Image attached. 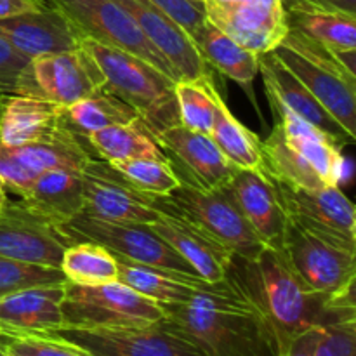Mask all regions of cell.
<instances>
[{
    "mask_svg": "<svg viewBox=\"0 0 356 356\" xmlns=\"http://www.w3.org/2000/svg\"><path fill=\"white\" fill-rule=\"evenodd\" d=\"M45 6H47L45 0H0V19L30 13V10H38Z\"/></svg>",
    "mask_w": 356,
    "mask_h": 356,
    "instance_id": "obj_43",
    "label": "cell"
},
{
    "mask_svg": "<svg viewBox=\"0 0 356 356\" xmlns=\"http://www.w3.org/2000/svg\"><path fill=\"white\" fill-rule=\"evenodd\" d=\"M65 117L70 125L83 138L90 132L110 127V125L131 124V122L139 120V115L136 113L134 108L124 103L106 87L65 108Z\"/></svg>",
    "mask_w": 356,
    "mask_h": 356,
    "instance_id": "obj_33",
    "label": "cell"
},
{
    "mask_svg": "<svg viewBox=\"0 0 356 356\" xmlns=\"http://www.w3.org/2000/svg\"><path fill=\"white\" fill-rule=\"evenodd\" d=\"M259 73L271 104L287 108L299 118L325 132L336 145H353L355 139L337 124L336 118L315 99L312 92L275 58L273 52L259 54Z\"/></svg>",
    "mask_w": 356,
    "mask_h": 356,
    "instance_id": "obj_21",
    "label": "cell"
},
{
    "mask_svg": "<svg viewBox=\"0 0 356 356\" xmlns=\"http://www.w3.org/2000/svg\"><path fill=\"white\" fill-rule=\"evenodd\" d=\"M134 19L141 33L163 56L174 80L207 75L209 66L202 61L186 31L149 0H115Z\"/></svg>",
    "mask_w": 356,
    "mask_h": 356,
    "instance_id": "obj_17",
    "label": "cell"
},
{
    "mask_svg": "<svg viewBox=\"0 0 356 356\" xmlns=\"http://www.w3.org/2000/svg\"><path fill=\"white\" fill-rule=\"evenodd\" d=\"M216 86L211 73L197 79H181L174 82L179 124L191 131L211 134L216 110Z\"/></svg>",
    "mask_w": 356,
    "mask_h": 356,
    "instance_id": "obj_35",
    "label": "cell"
},
{
    "mask_svg": "<svg viewBox=\"0 0 356 356\" xmlns=\"http://www.w3.org/2000/svg\"><path fill=\"white\" fill-rule=\"evenodd\" d=\"M10 149L24 165L37 174L44 170H70L82 174L94 160L92 153L87 149V139L70 125L66 117L49 138Z\"/></svg>",
    "mask_w": 356,
    "mask_h": 356,
    "instance_id": "obj_28",
    "label": "cell"
},
{
    "mask_svg": "<svg viewBox=\"0 0 356 356\" xmlns=\"http://www.w3.org/2000/svg\"><path fill=\"white\" fill-rule=\"evenodd\" d=\"M155 139L184 183L202 190H218L235 176L236 167L226 160L211 136L176 124L159 132Z\"/></svg>",
    "mask_w": 356,
    "mask_h": 356,
    "instance_id": "obj_16",
    "label": "cell"
},
{
    "mask_svg": "<svg viewBox=\"0 0 356 356\" xmlns=\"http://www.w3.org/2000/svg\"><path fill=\"white\" fill-rule=\"evenodd\" d=\"M0 191H6V186H3L2 181H0Z\"/></svg>",
    "mask_w": 356,
    "mask_h": 356,
    "instance_id": "obj_47",
    "label": "cell"
},
{
    "mask_svg": "<svg viewBox=\"0 0 356 356\" xmlns=\"http://www.w3.org/2000/svg\"><path fill=\"white\" fill-rule=\"evenodd\" d=\"M59 270L66 282L76 285H103L118 280L117 257L96 242H75L63 252Z\"/></svg>",
    "mask_w": 356,
    "mask_h": 356,
    "instance_id": "obj_34",
    "label": "cell"
},
{
    "mask_svg": "<svg viewBox=\"0 0 356 356\" xmlns=\"http://www.w3.org/2000/svg\"><path fill=\"white\" fill-rule=\"evenodd\" d=\"M271 52L356 139V73L336 52L291 28Z\"/></svg>",
    "mask_w": 356,
    "mask_h": 356,
    "instance_id": "obj_4",
    "label": "cell"
},
{
    "mask_svg": "<svg viewBox=\"0 0 356 356\" xmlns=\"http://www.w3.org/2000/svg\"><path fill=\"white\" fill-rule=\"evenodd\" d=\"M58 7L79 30L82 38L120 49L145 59L174 80L163 56L141 33L138 24L115 0H45ZM176 82V80H174Z\"/></svg>",
    "mask_w": 356,
    "mask_h": 356,
    "instance_id": "obj_9",
    "label": "cell"
},
{
    "mask_svg": "<svg viewBox=\"0 0 356 356\" xmlns=\"http://www.w3.org/2000/svg\"><path fill=\"white\" fill-rule=\"evenodd\" d=\"M205 17L256 54L280 44L289 26L284 0H202Z\"/></svg>",
    "mask_w": 356,
    "mask_h": 356,
    "instance_id": "obj_13",
    "label": "cell"
},
{
    "mask_svg": "<svg viewBox=\"0 0 356 356\" xmlns=\"http://www.w3.org/2000/svg\"><path fill=\"white\" fill-rule=\"evenodd\" d=\"M278 115L284 138L309 165L313 167L320 179L327 186H339L344 169V156L341 146L336 145L325 132L318 131L312 124L305 122L289 111L287 108L271 104Z\"/></svg>",
    "mask_w": 356,
    "mask_h": 356,
    "instance_id": "obj_26",
    "label": "cell"
},
{
    "mask_svg": "<svg viewBox=\"0 0 356 356\" xmlns=\"http://www.w3.org/2000/svg\"><path fill=\"white\" fill-rule=\"evenodd\" d=\"M131 186L149 198H162L181 184L167 159H132L110 163Z\"/></svg>",
    "mask_w": 356,
    "mask_h": 356,
    "instance_id": "obj_36",
    "label": "cell"
},
{
    "mask_svg": "<svg viewBox=\"0 0 356 356\" xmlns=\"http://www.w3.org/2000/svg\"><path fill=\"white\" fill-rule=\"evenodd\" d=\"M117 257V256H115ZM118 282L129 285L145 298L159 302L160 306L186 305L197 292H214L226 285V280L209 284L198 277H191L177 271L159 270L134 261L117 257Z\"/></svg>",
    "mask_w": 356,
    "mask_h": 356,
    "instance_id": "obj_24",
    "label": "cell"
},
{
    "mask_svg": "<svg viewBox=\"0 0 356 356\" xmlns=\"http://www.w3.org/2000/svg\"><path fill=\"white\" fill-rule=\"evenodd\" d=\"M61 229L73 242H96L122 259L198 277L193 268L149 225L104 221L80 212L72 221L61 226Z\"/></svg>",
    "mask_w": 356,
    "mask_h": 356,
    "instance_id": "obj_7",
    "label": "cell"
},
{
    "mask_svg": "<svg viewBox=\"0 0 356 356\" xmlns=\"http://www.w3.org/2000/svg\"><path fill=\"white\" fill-rule=\"evenodd\" d=\"M37 176V172H33L30 167L24 165L14 155L9 146L0 141V181L3 183V186L9 188L10 191L17 193L19 197H24Z\"/></svg>",
    "mask_w": 356,
    "mask_h": 356,
    "instance_id": "obj_39",
    "label": "cell"
},
{
    "mask_svg": "<svg viewBox=\"0 0 356 356\" xmlns=\"http://www.w3.org/2000/svg\"><path fill=\"white\" fill-rule=\"evenodd\" d=\"M190 38L205 65L250 90L254 79L259 73V54L240 45L207 19Z\"/></svg>",
    "mask_w": 356,
    "mask_h": 356,
    "instance_id": "obj_29",
    "label": "cell"
},
{
    "mask_svg": "<svg viewBox=\"0 0 356 356\" xmlns=\"http://www.w3.org/2000/svg\"><path fill=\"white\" fill-rule=\"evenodd\" d=\"M152 202L159 211L190 219L232 250L233 256L254 259L266 247L257 238L226 186L202 190L181 181L172 193L162 198H152Z\"/></svg>",
    "mask_w": 356,
    "mask_h": 356,
    "instance_id": "obj_5",
    "label": "cell"
},
{
    "mask_svg": "<svg viewBox=\"0 0 356 356\" xmlns=\"http://www.w3.org/2000/svg\"><path fill=\"white\" fill-rule=\"evenodd\" d=\"M263 170L273 179L296 188L316 190L327 186L313 167L285 141L280 125H275L271 134L261 141Z\"/></svg>",
    "mask_w": 356,
    "mask_h": 356,
    "instance_id": "obj_32",
    "label": "cell"
},
{
    "mask_svg": "<svg viewBox=\"0 0 356 356\" xmlns=\"http://www.w3.org/2000/svg\"><path fill=\"white\" fill-rule=\"evenodd\" d=\"M73 242L59 226L7 202L0 209V256L37 266L59 268L63 252Z\"/></svg>",
    "mask_w": 356,
    "mask_h": 356,
    "instance_id": "obj_14",
    "label": "cell"
},
{
    "mask_svg": "<svg viewBox=\"0 0 356 356\" xmlns=\"http://www.w3.org/2000/svg\"><path fill=\"white\" fill-rule=\"evenodd\" d=\"M282 252L294 273L320 294H334L356 282V252L308 232L289 218Z\"/></svg>",
    "mask_w": 356,
    "mask_h": 356,
    "instance_id": "obj_11",
    "label": "cell"
},
{
    "mask_svg": "<svg viewBox=\"0 0 356 356\" xmlns=\"http://www.w3.org/2000/svg\"><path fill=\"white\" fill-rule=\"evenodd\" d=\"M65 120V106L40 96L9 92L0 99V141L9 148L49 138Z\"/></svg>",
    "mask_w": 356,
    "mask_h": 356,
    "instance_id": "obj_22",
    "label": "cell"
},
{
    "mask_svg": "<svg viewBox=\"0 0 356 356\" xmlns=\"http://www.w3.org/2000/svg\"><path fill=\"white\" fill-rule=\"evenodd\" d=\"M284 9L291 30L306 35L332 52L356 51V16L353 14L305 0H284Z\"/></svg>",
    "mask_w": 356,
    "mask_h": 356,
    "instance_id": "obj_27",
    "label": "cell"
},
{
    "mask_svg": "<svg viewBox=\"0 0 356 356\" xmlns=\"http://www.w3.org/2000/svg\"><path fill=\"white\" fill-rule=\"evenodd\" d=\"M30 61L0 37V92H16L21 73Z\"/></svg>",
    "mask_w": 356,
    "mask_h": 356,
    "instance_id": "obj_41",
    "label": "cell"
},
{
    "mask_svg": "<svg viewBox=\"0 0 356 356\" xmlns=\"http://www.w3.org/2000/svg\"><path fill=\"white\" fill-rule=\"evenodd\" d=\"M149 2L165 13L170 19L176 21L186 31L188 37H191V33L207 19L202 0H149Z\"/></svg>",
    "mask_w": 356,
    "mask_h": 356,
    "instance_id": "obj_40",
    "label": "cell"
},
{
    "mask_svg": "<svg viewBox=\"0 0 356 356\" xmlns=\"http://www.w3.org/2000/svg\"><path fill=\"white\" fill-rule=\"evenodd\" d=\"M56 336L76 344L92 356H204L191 341L163 320L141 327L82 329L63 325Z\"/></svg>",
    "mask_w": 356,
    "mask_h": 356,
    "instance_id": "obj_10",
    "label": "cell"
},
{
    "mask_svg": "<svg viewBox=\"0 0 356 356\" xmlns=\"http://www.w3.org/2000/svg\"><path fill=\"white\" fill-rule=\"evenodd\" d=\"M159 302L145 298L122 282L103 285H76L65 282L63 320L68 327L115 329L141 327L163 320Z\"/></svg>",
    "mask_w": 356,
    "mask_h": 356,
    "instance_id": "obj_6",
    "label": "cell"
},
{
    "mask_svg": "<svg viewBox=\"0 0 356 356\" xmlns=\"http://www.w3.org/2000/svg\"><path fill=\"white\" fill-rule=\"evenodd\" d=\"M0 356H10V355H7L6 351H2V350H0Z\"/></svg>",
    "mask_w": 356,
    "mask_h": 356,
    "instance_id": "obj_48",
    "label": "cell"
},
{
    "mask_svg": "<svg viewBox=\"0 0 356 356\" xmlns=\"http://www.w3.org/2000/svg\"><path fill=\"white\" fill-rule=\"evenodd\" d=\"M87 145L108 163L132 159H165L159 143L141 120L110 125L86 136Z\"/></svg>",
    "mask_w": 356,
    "mask_h": 356,
    "instance_id": "obj_30",
    "label": "cell"
},
{
    "mask_svg": "<svg viewBox=\"0 0 356 356\" xmlns=\"http://www.w3.org/2000/svg\"><path fill=\"white\" fill-rule=\"evenodd\" d=\"M65 282L66 278L59 268L37 266L0 256V298L35 285H54Z\"/></svg>",
    "mask_w": 356,
    "mask_h": 356,
    "instance_id": "obj_38",
    "label": "cell"
},
{
    "mask_svg": "<svg viewBox=\"0 0 356 356\" xmlns=\"http://www.w3.org/2000/svg\"><path fill=\"white\" fill-rule=\"evenodd\" d=\"M0 334H2V327H0Z\"/></svg>",
    "mask_w": 356,
    "mask_h": 356,
    "instance_id": "obj_50",
    "label": "cell"
},
{
    "mask_svg": "<svg viewBox=\"0 0 356 356\" xmlns=\"http://www.w3.org/2000/svg\"><path fill=\"white\" fill-rule=\"evenodd\" d=\"M163 322L204 356H278L280 343L268 320L226 280L214 292H197L190 302L162 306Z\"/></svg>",
    "mask_w": 356,
    "mask_h": 356,
    "instance_id": "obj_1",
    "label": "cell"
},
{
    "mask_svg": "<svg viewBox=\"0 0 356 356\" xmlns=\"http://www.w3.org/2000/svg\"><path fill=\"white\" fill-rule=\"evenodd\" d=\"M7 202V195H6V191H0V209L3 207V204H6Z\"/></svg>",
    "mask_w": 356,
    "mask_h": 356,
    "instance_id": "obj_46",
    "label": "cell"
},
{
    "mask_svg": "<svg viewBox=\"0 0 356 356\" xmlns=\"http://www.w3.org/2000/svg\"><path fill=\"white\" fill-rule=\"evenodd\" d=\"M0 37L28 59L70 51L82 42V35L72 21L51 3L0 19Z\"/></svg>",
    "mask_w": 356,
    "mask_h": 356,
    "instance_id": "obj_19",
    "label": "cell"
},
{
    "mask_svg": "<svg viewBox=\"0 0 356 356\" xmlns=\"http://www.w3.org/2000/svg\"><path fill=\"white\" fill-rule=\"evenodd\" d=\"M320 337H322V327H312V329L289 339L280 348L278 356H315Z\"/></svg>",
    "mask_w": 356,
    "mask_h": 356,
    "instance_id": "obj_42",
    "label": "cell"
},
{
    "mask_svg": "<svg viewBox=\"0 0 356 356\" xmlns=\"http://www.w3.org/2000/svg\"><path fill=\"white\" fill-rule=\"evenodd\" d=\"M80 44L103 72L106 89L134 108L153 138L179 124L174 80L169 75L120 49L108 47L90 38H82Z\"/></svg>",
    "mask_w": 356,
    "mask_h": 356,
    "instance_id": "obj_3",
    "label": "cell"
},
{
    "mask_svg": "<svg viewBox=\"0 0 356 356\" xmlns=\"http://www.w3.org/2000/svg\"><path fill=\"white\" fill-rule=\"evenodd\" d=\"M83 211L92 218L115 222L152 225L160 211L148 195L127 183L104 160L94 159L82 170Z\"/></svg>",
    "mask_w": 356,
    "mask_h": 356,
    "instance_id": "obj_15",
    "label": "cell"
},
{
    "mask_svg": "<svg viewBox=\"0 0 356 356\" xmlns=\"http://www.w3.org/2000/svg\"><path fill=\"white\" fill-rule=\"evenodd\" d=\"M216 110L211 138L222 155L236 169H263L261 139L247 129L226 106L221 94L216 90Z\"/></svg>",
    "mask_w": 356,
    "mask_h": 356,
    "instance_id": "obj_31",
    "label": "cell"
},
{
    "mask_svg": "<svg viewBox=\"0 0 356 356\" xmlns=\"http://www.w3.org/2000/svg\"><path fill=\"white\" fill-rule=\"evenodd\" d=\"M21 204L54 226H65L83 211L82 174L44 170L35 177Z\"/></svg>",
    "mask_w": 356,
    "mask_h": 356,
    "instance_id": "obj_25",
    "label": "cell"
},
{
    "mask_svg": "<svg viewBox=\"0 0 356 356\" xmlns=\"http://www.w3.org/2000/svg\"><path fill=\"white\" fill-rule=\"evenodd\" d=\"M226 188L257 238L270 249H284L287 214L273 179L263 169H236Z\"/></svg>",
    "mask_w": 356,
    "mask_h": 356,
    "instance_id": "obj_18",
    "label": "cell"
},
{
    "mask_svg": "<svg viewBox=\"0 0 356 356\" xmlns=\"http://www.w3.org/2000/svg\"><path fill=\"white\" fill-rule=\"evenodd\" d=\"M273 183L289 219L315 235L356 252L355 205L339 186L306 190L277 179Z\"/></svg>",
    "mask_w": 356,
    "mask_h": 356,
    "instance_id": "obj_12",
    "label": "cell"
},
{
    "mask_svg": "<svg viewBox=\"0 0 356 356\" xmlns=\"http://www.w3.org/2000/svg\"><path fill=\"white\" fill-rule=\"evenodd\" d=\"M149 226L193 268L202 280L209 284L225 280L233 254L214 236L190 219L163 211Z\"/></svg>",
    "mask_w": 356,
    "mask_h": 356,
    "instance_id": "obj_20",
    "label": "cell"
},
{
    "mask_svg": "<svg viewBox=\"0 0 356 356\" xmlns=\"http://www.w3.org/2000/svg\"><path fill=\"white\" fill-rule=\"evenodd\" d=\"M106 87L92 56L82 47L51 52L31 59L17 82V94H31L68 108Z\"/></svg>",
    "mask_w": 356,
    "mask_h": 356,
    "instance_id": "obj_8",
    "label": "cell"
},
{
    "mask_svg": "<svg viewBox=\"0 0 356 356\" xmlns=\"http://www.w3.org/2000/svg\"><path fill=\"white\" fill-rule=\"evenodd\" d=\"M315 356H336V355H334L332 346H330L329 339H327V334L323 332V329H322V337H320L318 344H316Z\"/></svg>",
    "mask_w": 356,
    "mask_h": 356,
    "instance_id": "obj_45",
    "label": "cell"
},
{
    "mask_svg": "<svg viewBox=\"0 0 356 356\" xmlns=\"http://www.w3.org/2000/svg\"><path fill=\"white\" fill-rule=\"evenodd\" d=\"M225 280L259 309L280 348L298 334L322 327L327 296L312 291L289 266L284 252L264 247L254 259L233 256Z\"/></svg>",
    "mask_w": 356,
    "mask_h": 356,
    "instance_id": "obj_2",
    "label": "cell"
},
{
    "mask_svg": "<svg viewBox=\"0 0 356 356\" xmlns=\"http://www.w3.org/2000/svg\"><path fill=\"white\" fill-rule=\"evenodd\" d=\"M2 94H6V92H0V99H2Z\"/></svg>",
    "mask_w": 356,
    "mask_h": 356,
    "instance_id": "obj_49",
    "label": "cell"
},
{
    "mask_svg": "<svg viewBox=\"0 0 356 356\" xmlns=\"http://www.w3.org/2000/svg\"><path fill=\"white\" fill-rule=\"evenodd\" d=\"M65 284L35 285L0 298V327L17 332L49 334L65 325Z\"/></svg>",
    "mask_w": 356,
    "mask_h": 356,
    "instance_id": "obj_23",
    "label": "cell"
},
{
    "mask_svg": "<svg viewBox=\"0 0 356 356\" xmlns=\"http://www.w3.org/2000/svg\"><path fill=\"white\" fill-rule=\"evenodd\" d=\"M0 350L10 356H92L56 334L17 332L9 329H2Z\"/></svg>",
    "mask_w": 356,
    "mask_h": 356,
    "instance_id": "obj_37",
    "label": "cell"
},
{
    "mask_svg": "<svg viewBox=\"0 0 356 356\" xmlns=\"http://www.w3.org/2000/svg\"><path fill=\"white\" fill-rule=\"evenodd\" d=\"M305 2L315 3V6L327 7V9L343 10V13L356 16V0H305Z\"/></svg>",
    "mask_w": 356,
    "mask_h": 356,
    "instance_id": "obj_44",
    "label": "cell"
}]
</instances>
